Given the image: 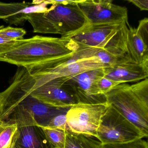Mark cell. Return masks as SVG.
<instances>
[{
    "instance_id": "25",
    "label": "cell",
    "mask_w": 148,
    "mask_h": 148,
    "mask_svg": "<svg viewBox=\"0 0 148 148\" xmlns=\"http://www.w3.org/2000/svg\"><path fill=\"white\" fill-rule=\"evenodd\" d=\"M15 134H14V137L12 141L11 144H10V145H9V146H8V147L7 148H13L14 145V141H15Z\"/></svg>"
},
{
    "instance_id": "19",
    "label": "cell",
    "mask_w": 148,
    "mask_h": 148,
    "mask_svg": "<svg viewBox=\"0 0 148 148\" xmlns=\"http://www.w3.org/2000/svg\"><path fill=\"white\" fill-rule=\"evenodd\" d=\"M102 148H148V144L146 141L140 138L128 143L104 145Z\"/></svg>"
},
{
    "instance_id": "4",
    "label": "cell",
    "mask_w": 148,
    "mask_h": 148,
    "mask_svg": "<svg viewBox=\"0 0 148 148\" xmlns=\"http://www.w3.org/2000/svg\"><path fill=\"white\" fill-rule=\"evenodd\" d=\"M105 96L109 105L148 136V78L132 85L119 84Z\"/></svg>"
},
{
    "instance_id": "15",
    "label": "cell",
    "mask_w": 148,
    "mask_h": 148,
    "mask_svg": "<svg viewBox=\"0 0 148 148\" xmlns=\"http://www.w3.org/2000/svg\"><path fill=\"white\" fill-rule=\"evenodd\" d=\"M102 146L94 137L66 132L64 148H102Z\"/></svg>"
},
{
    "instance_id": "18",
    "label": "cell",
    "mask_w": 148,
    "mask_h": 148,
    "mask_svg": "<svg viewBox=\"0 0 148 148\" xmlns=\"http://www.w3.org/2000/svg\"><path fill=\"white\" fill-rule=\"evenodd\" d=\"M26 31L22 28L0 26V34L7 38L12 40L24 39Z\"/></svg>"
},
{
    "instance_id": "1",
    "label": "cell",
    "mask_w": 148,
    "mask_h": 148,
    "mask_svg": "<svg viewBox=\"0 0 148 148\" xmlns=\"http://www.w3.org/2000/svg\"><path fill=\"white\" fill-rule=\"evenodd\" d=\"M79 47L66 37L36 35L18 40L9 51L0 54V61L24 67L31 72L45 71L63 63Z\"/></svg>"
},
{
    "instance_id": "8",
    "label": "cell",
    "mask_w": 148,
    "mask_h": 148,
    "mask_svg": "<svg viewBox=\"0 0 148 148\" xmlns=\"http://www.w3.org/2000/svg\"><path fill=\"white\" fill-rule=\"evenodd\" d=\"M108 106L106 102L73 105L66 112L67 131L97 138L101 117Z\"/></svg>"
},
{
    "instance_id": "21",
    "label": "cell",
    "mask_w": 148,
    "mask_h": 148,
    "mask_svg": "<svg viewBox=\"0 0 148 148\" xmlns=\"http://www.w3.org/2000/svg\"><path fill=\"white\" fill-rule=\"evenodd\" d=\"M119 84H121L104 76L99 79L97 82V86L101 93L105 95L108 92Z\"/></svg>"
},
{
    "instance_id": "10",
    "label": "cell",
    "mask_w": 148,
    "mask_h": 148,
    "mask_svg": "<svg viewBox=\"0 0 148 148\" xmlns=\"http://www.w3.org/2000/svg\"><path fill=\"white\" fill-rule=\"evenodd\" d=\"M104 76V68H99L69 77L66 83L74 92L79 103H100L106 102L105 95L97 86L99 79Z\"/></svg>"
},
{
    "instance_id": "16",
    "label": "cell",
    "mask_w": 148,
    "mask_h": 148,
    "mask_svg": "<svg viewBox=\"0 0 148 148\" xmlns=\"http://www.w3.org/2000/svg\"><path fill=\"white\" fill-rule=\"evenodd\" d=\"M18 129L17 124L0 119V148H7Z\"/></svg>"
},
{
    "instance_id": "13",
    "label": "cell",
    "mask_w": 148,
    "mask_h": 148,
    "mask_svg": "<svg viewBox=\"0 0 148 148\" xmlns=\"http://www.w3.org/2000/svg\"><path fill=\"white\" fill-rule=\"evenodd\" d=\"M128 35V51L134 63L142 64L148 61V46L138 34L136 28L129 25Z\"/></svg>"
},
{
    "instance_id": "14",
    "label": "cell",
    "mask_w": 148,
    "mask_h": 148,
    "mask_svg": "<svg viewBox=\"0 0 148 148\" xmlns=\"http://www.w3.org/2000/svg\"><path fill=\"white\" fill-rule=\"evenodd\" d=\"M94 57L107 66L134 63L128 53L120 50L98 48L94 53Z\"/></svg>"
},
{
    "instance_id": "11",
    "label": "cell",
    "mask_w": 148,
    "mask_h": 148,
    "mask_svg": "<svg viewBox=\"0 0 148 148\" xmlns=\"http://www.w3.org/2000/svg\"><path fill=\"white\" fill-rule=\"evenodd\" d=\"M104 77L120 84L136 82L148 77V61L142 64L128 63L104 68Z\"/></svg>"
},
{
    "instance_id": "7",
    "label": "cell",
    "mask_w": 148,
    "mask_h": 148,
    "mask_svg": "<svg viewBox=\"0 0 148 148\" xmlns=\"http://www.w3.org/2000/svg\"><path fill=\"white\" fill-rule=\"evenodd\" d=\"M7 121L18 125L13 148H55L48 141L42 127L25 110L15 107Z\"/></svg>"
},
{
    "instance_id": "24",
    "label": "cell",
    "mask_w": 148,
    "mask_h": 148,
    "mask_svg": "<svg viewBox=\"0 0 148 148\" xmlns=\"http://www.w3.org/2000/svg\"><path fill=\"white\" fill-rule=\"evenodd\" d=\"M128 1L135 5L141 11L148 10V0H129Z\"/></svg>"
},
{
    "instance_id": "17",
    "label": "cell",
    "mask_w": 148,
    "mask_h": 148,
    "mask_svg": "<svg viewBox=\"0 0 148 148\" xmlns=\"http://www.w3.org/2000/svg\"><path fill=\"white\" fill-rule=\"evenodd\" d=\"M42 128L48 141L54 148H64L67 131L49 127Z\"/></svg>"
},
{
    "instance_id": "23",
    "label": "cell",
    "mask_w": 148,
    "mask_h": 148,
    "mask_svg": "<svg viewBox=\"0 0 148 148\" xmlns=\"http://www.w3.org/2000/svg\"><path fill=\"white\" fill-rule=\"evenodd\" d=\"M18 40L9 39L0 34V54L9 51L17 43Z\"/></svg>"
},
{
    "instance_id": "6",
    "label": "cell",
    "mask_w": 148,
    "mask_h": 148,
    "mask_svg": "<svg viewBox=\"0 0 148 148\" xmlns=\"http://www.w3.org/2000/svg\"><path fill=\"white\" fill-rule=\"evenodd\" d=\"M97 136L103 145L128 143L145 137L137 127L109 104L101 117Z\"/></svg>"
},
{
    "instance_id": "3",
    "label": "cell",
    "mask_w": 148,
    "mask_h": 148,
    "mask_svg": "<svg viewBox=\"0 0 148 148\" xmlns=\"http://www.w3.org/2000/svg\"><path fill=\"white\" fill-rule=\"evenodd\" d=\"M17 107L30 112L41 127H47L54 117L70 108L53 107L30 95L24 83L21 67H18L10 86L0 92V119L6 121L12 111Z\"/></svg>"
},
{
    "instance_id": "20",
    "label": "cell",
    "mask_w": 148,
    "mask_h": 148,
    "mask_svg": "<svg viewBox=\"0 0 148 148\" xmlns=\"http://www.w3.org/2000/svg\"><path fill=\"white\" fill-rule=\"evenodd\" d=\"M66 112H62L55 116L50 121L47 127L67 131Z\"/></svg>"
},
{
    "instance_id": "2",
    "label": "cell",
    "mask_w": 148,
    "mask_h": 148,
    "mask_svg": "<svg viewBox=\"0 0 148 148\" xmlns=\"http://www.w3.org/2000/svg\"><path fill=\"white\" fill-rule=\"evenodd\" d=\"M49 8L28 13L27 21L33 32L43 34H73L88 24L78 5V1H49Z\"/></svg>"
},
{
    "instance_id": "12",
    "label": "cell",
    "mask_w": 148,
    "mask_h": 148,
    "mask_svg": "<svg viewBox=\"0 0 148 148\" xmlns=\"http://www.w3.org/2000/svg\"><path fill=\"white\" fill-rule=\"evenodd\" d=\"M28 2L4 3L0 2V19L10 25H23L27 21V14L37 12L38 10L33 9Z\"/></svg>"
},
{
    "instance_id": "9",
    "label": "cell",
    "mask_w": 148,
    "mask_h": 148,
    "mask_svg": "<svg viewBox=\"0 0 148 148\" xmlns=\"http://www.w3.org/2000/svg\"><path fill=\"white\" fill-rule=\"evenodd\" d=\"M78 5L88 24H103L128 21V10L111 0H81Z\"/></svg>"
},
{
    "instance_id": "22",
    "label": "cell",
    "mask_w": 148,
    "mask_h": 148,
    "mask_svg": "<svg viewBox=\"0 0 148 148\" xmlns=\"http://www.w3.org/2000/svg\"><path fill=\"white\" fill-rule=\"evenodd\" d=\"M136 29L138 34L143 39L144 42L148 46V19L145 18L139 21Z\"/></svg>"
},
{
    "instance_id": "5",
    "label": "cell",
    "mask_w": 148,
    "mask_h": 148,
    "mask_svg": "<svg viewBox=\"0 0 148 148\" xmlns=\"http://www.w3.org/2000/svg\"><path fill=\"white\" fill-rule=\"evenodd\" d=\"M129 25L128 21L87 24L76 32L63 37L71 39L81 46L120 50L129 53L127 46Z\"/></svg>"
}]
</instances>
